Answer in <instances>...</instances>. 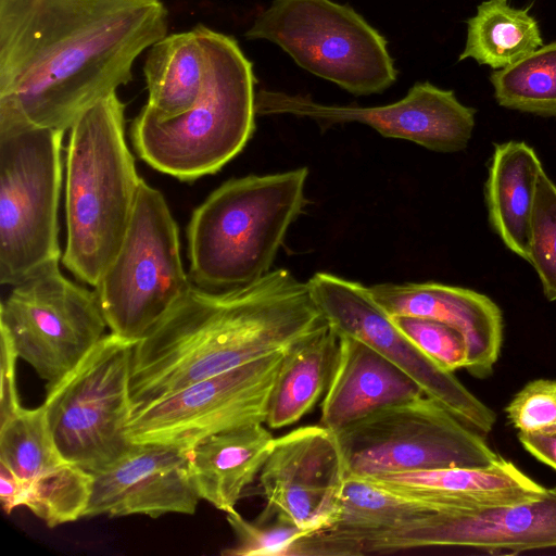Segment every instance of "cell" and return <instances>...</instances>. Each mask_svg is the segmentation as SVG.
<instances>
[{"label":"cell","mask_w":556,"mask_h":556,"mask_svg":"<svg viewBox=\"0 0 556 556\" xmlns=\"http://www.w3.org/2000/svg\"><path fill=\"white\" fill-rule=\"evenodd\" d=\"M166 31L160 0H0V113L65 132Z\"/></svg>","instance_id":"obj_1"},{"label":"cell","mask_w":556,"mask_h":556,"mask_svg":"<svg viewBox=\"0 0 556 556\" xmlns=\"http://www.w3.org/2000/svg\"><path fill=\"white\" fill-rule=\"evenodd\" d=\"M326 324L307 282L283 268L231 290L192 285L135 346V410L194 382L285 352Z\"/></svg>","instance_id":"obj_2"},{"label":"cell","mask_w":556,"mask_h":556,"mask_svg":"<svg viewBox=\"0 0 556 556\" xmlns=\"http://www.w3.org/2000/svg\"><path fill=\"white\" fill-rule=\"evenodd\" d=\"M141 181L126 141L125 105L113 92L70 129L61 260L77 279L98 285L121 247Z\"/></svg>","instance_id":"obj_3"},{"label":"cell","mask_w":556,"mask_h":556,"mask_svg":"<svg viewBox=\"0 0 556 556\" xmlns=\"http://www.w3.org/2000/svg\"><path fill=\"white\" fill-rule=\"evenodd\" d=\"M205 52V74L195 103L161 118L144 106L132 122L137 154L152 168L179 180L218 172L237 156L255 130L253 65L230 36L195 27Z\"/></svg>","instance_id":"obj_4"},{"label":"cell","mask_w":556,"mask_h":556,"mask_svg":"<svg viewBox=\"0 0 556 556\" xmlns=\"http://www.w3.org/2000/svg\"><path fill=\"white\" fill-rule=\"evenodd\" d=\"M308 170L232 178L192 213L189 277L205 290L248 286L270 271L291 224L303 212Z\"/></svg>","instance_id":"obj_5"},{"label":"cell","mask_w":556,"mask_h":556,"mask_svg":"<svg viewBox=\"0 0 556 556\" xmlns=\"http://www.w3.org/2000/svg\"><path fill=\"white\" fill-rule=\"evenodd\" d=\"M64 131L0 113V282L14 286L60 261L58 210Z\"/></svg>","instance_id":"obj_6"},{"label":"cell","mask_w":556,"mask_h":556,"mask_svg":"<svg viewBox=\"0 0 556 556\" xmlns=\"http://www.w3.org/2000/svg\"><path fill=\"white\" fill-rule=\"evenodd\" d=\"M245 37L274 42L303 70L355 96L380 93L397 78L386 38L332 0H273Z\"/></svg>","instance_id":"obj_7"},{"label":"cell","mask_w":556,"mask_h":556,"mask_svg":"<svg viewBox=\"0 0 556 556\" xmlns=\"http://www.w3.org/2000/svg\"><path fill=\"white\" fill-rule=\"evenodd\" d=\"M137 340L105 334L43 403L55 446L67 463L98 472L132 446L125 428L135 407L130 381Z\"/></svg>","instance_id":"obj_8"},{"label":"cell","mask_w":556,"mask_h":556,"mask_svg":"<svg viewBox=\"0 0 556 556\" xmlns=\"http://www.w3.org/2000/svg\"><path fill=\"white\" fill-rule=\"evenodd\" d=\"M192 285L168 204L142 179L121 247L94 287L108 327L139 341Z\"/></svg>","instance_id":"obj_9"},{"label":"cell","mask_w":556,"mask_h":556,"mask_svg":"<svg viewBox=\"0 0 556 556\" xmlns=\"http://www.w3.org/2000/svg\"><path fill=\"white\" fill-rule=\"evenodd\" d=\"M336 433L346 476L482 467L500 458L481 433L426 394L383 407Z\"/></svg>","instance_id":"obj_10"},{"label":"cell","mask_w":556,"mask_h":556,"mask_svg":"<svg viewBox=\"0 0 556 556\" xmlns=\"http://www.w3.org/2000/svg\"><path fill=\"white\" fill-rule=\"evenodd\" d=\"M50 262L12 286L0 305V331L14 350L53 387L105 336L96 291L72 282Z\"/></svg>","instance_id":"obj_11"},{"label":"cell","mask_w":556,"mask_h":556,"mask_svg":"<svg viewBox=\"0 0 556 556\" xmlns=\"http://www.w3.org/2000/svg\"><path fill=\"white\" fill-rule=\"evenodd\" d=\"M285 352L194 382L135 410L125 428L127 440L191 450L212 434L266 424Z\"/></svg>","instance_id":"obj_12"},{"label":"cell","mask_w":556,"mask_h":556,"mask_svg":"<svg viewBox=\"0 0 556 556\" xmlns=\"http://www.w3.org/2000/svg\"><path fill=\"white\" fill-rule=\"evenodd\" d=\"M315 303L338 333L364 341L390 359L455 417L481 434L492 431L496 414L454 375L422 353L394 325L368 287L329 273L307 281Z\"/></svg>","instance_id":"obj_13"},{"label":"cell","mask_w":556,"mask_h":556,"mask_svg":"<svg viewBox=\"0 0 556 556\" xmlns=\"http://www.w3.org/2000/svg\"><path fill=\"white\" fill-rule=\"evenodd\" d=\"M257 115L289 114L324 127L361 123L387 138L405 139L437 152L464 150L472 136L476 110L458 101L454 91L429 81L414 84L401 100L380 106L330 105L309 96L260 89Z\"/></svg>","instance_id":"obj_14"},{"label":"cell","mask_w":556,"mask_h":556,"mask_svg":"<svg viewBox=\"0 0 556 556\" xmlns=\"http://www.w3.org/2000/svg\"><path fill=\"white\" fill-rule=\"evenodd\" d=\"M432 546H458L491 554L556 547V486L532 501L440 513L362 540L356 555Z\"/></svg>","instance_id":"obj_15"},{"label":"cell","mask_w":556,"mask_h":556,"mask_svg":"<svg viewBox=\"0 0 556 556\" xmlns=\"http://www.w3.org/2000/svg\"><path fill=\"white\" fill-rule=\"evenodd\" d=\"M266 507L260 515L314 533L337 516L346 468L337 433L321 425L275 438L258 475Z\"/></svg>","instance_id":"obj_16"},{"label":"cell","mask_w":556,"mask_h":556,"mask_svg":"<svg viewBox=\"0 0 556 556\" xmlns=\"http://www.w3.org/2000/svg\"><path fill=\"white\" fill-rule=\"evenodd\" d=\"M191 450L169 444H132L104 470L93 472L85 517L193 515L201 500L190 469Z\"/></svg>","instance_id":"obj_17"},{"label":"cell","mask_w":556,"mask_h":556,"mask_svg":"<svg viewBox=\"0 0 556 556\" xmlns=\"http://www.w3.org/2000/svg\"><path fill=\"white\" fill-rule=\"evenodd\" d=\"M368 289L390 317L430 318L460 331L468 346L465 369L479 379L492 375L503 341V315L489 296L439 282H386Z\"/></svg>","instance_id":"obj_18"},{"label":"cell","mask_w":556,"mask_h":556,"mask_svg":"<svg viewBox=\"0 0 556 556\" xmlns=\"http://www.w3.org/2000/svg\"><path fill=\"white\" fill-rule=\"evenodd\" d=\"M338 334L319 425L336 432L383 407L425 394L413 378L369 344Z\"/></svg>","instance_id":"obj_19"},{"label":"cell","mask_w":556,"mask_h":556,"mask_svg":"<svg viewBox=\"0 0 556 556\" xmlns=\"http://www.w3.org/2000/svg\"><path fill=\"white\" fill-rule=\"evenodd\" d=\"M364 479L434 500L448 511L523 503L538 498L546 489L503 457L482 467L391 472Z\"/></svg>","instance_id":"obj_20"},{"label":"cell","mask_w":556,"mask_h":556,"mask_svg":"<svg viewBox=\"0 0 556 556\" xmlns=\"http://www.w3.org/2000/svg\"><path fill=\"white\" fill-rule=\"evenodd\" d=\"M265 424H251L212 434L191 448L190 469L201 500L228 514L251 484L269 454L274 437Z\"/></svg>","instance_id":"obj_21"},{"label":"cell","mask_w":556,"mask_h":556,"mask_svg":"<svg viewBox=\"0 0 556 556\" xmlns=\"http://www.w3.org/2000/svg\"><path fill=\"white\" fill-rule=\"evenodd\" d=\"M534 149L523 141L494 147L484 194L489 223L505 247L527 261L536 185L543 172Z\"/></svg>","instance_id":"obj_22"},{"label":"cell","mask_w":556,"mask_h":556,"mask_svg":"<svg viewBox=\"0 0 556 556\" xmlns=\"http://www.w3.org/2000/svg\"><path fill=\"white\" fill-rule=\"evenodd\" d=\"M338 345L339 334L328 323L283 353L270 396L268 428L293 425L314 407L327 389Z\"/></svg>","instance_id":"obj_23"},{"label":"cell","mask_w":556,"mask_h":556,"mask_svg":"<svg viewBox=\"0 0 556 556\" xmlns=\"http://www.w3.org/2000/svg\"><path fill=\"white\" fill-rule=\"evenodd\" d=\"M149 99L144 108L168 118L190 109L204 81L205 52L198 29L172 34L156 41L144 67Z\"/></svg>","instance_id":"obj_24"},{"label":"cell","mask_w":556,"mask_h":556,"mask_svg":"<svg viewBox=\"0 0 556 556\" xmlns=\"http://www.w3.org/2000/svg\"><path fill=\"white\" fill-rule=\"evenodd\" d=\"M542 46L540 26L528 9L514 8L507 0H485L467 21V38L458 60L473 59L501 70Z\"/></svg>","instance_id":"obj_25"},{"label":"cell","mask_w":556,"mask_h":556,"mask_svg":"<svg viewBox=\"0 0 556 556\" xmlns=\"http://www.w3.org/2000/svg\"><path fill=\"white\" fill-rule=\"evenodd\" d=\"M501 106L556 118V42L542 46L519 62L490 75Z\"/></svg>","instance_id":"obj_26"},{"label":"cell","mask_w":556,"mask_h":556,"mask_svg":"<svg viewBox=\"0 0 556 556\" xmlns=\"http://www.w3.org/2000/svg\"><path fill=\"white\" fill-rule=\"evenodd\" d=\"M0 463L23 483L66 463L53 441L43 404L21 407L0 421Z\"/></svg>","instance_id":"obj_27"},{"label":"cell","mask_w":556,"mask_h":556,"mask_svg":"<svg viewBox=\"0 0 556 556\" xmlns=\"http://www.w3.org/2000/svg\"><path fill=\"white\" fill-rule=\"evenodd\" d=\"M92 486V472L66 462L23 483L20 506L54 528L85 517Z\"/></svg>","instance_id":"obj_28"},{"label":"cell","mask_w":556,"mask_h":556,"mask_svg":"<svg viewBox=\"0 0 556 556\" xmlns=\"http://www.w3.org/2000/svg\"><path fill=\"white\" fill-rule=\"evenodd\" d=\"M548 301H556V185L543 170L531 214L528 257Z\"/></svg>","instance_id":"obj_29"},{"label":"cell","mask_w":556,"mask_h":556,"mask_svg":"<svg viewBox=\"0 0 556 556\" xmlns=\"http://www.w3.org/2000/svg\"><path fill=\"white\" fill-rule=\"evenodd\" d=\"M226 518L236 544L222 552L225 556H289L293 545L309 534L275 517L249 521L236 510L226 514Z\"/></svg>","instance_id":"obj_30"},{"label":"cell","mask_w":556,"mask_h":556,"mask_svg":"<svg viewBox=\"0 0 556 556\" xmlns=\"http://www.w3.org/2000/svg\"><path fill=\"white\" fill-rule=\"evenodd\" d=\"M399 330L441 368L454 372L466 368L468 346L454 327L439 320L415 317H391Z\"/></svg>","instance_id":"obj_31"},{"label":"cell","mask_w":556,"mask_h":556,"mask_svg":"<svg viewBox=\"0 0 556 556\" xmlns=\"http://www.w3.org/2000/svg\"><path fill=\"white\" fill-rule=\"evenodd\" d=\"M505 412L518 432H556V380L528 382L514 395Z\"/></svg>","instance_id":"obj_32"},{"label":"cell","mask_w":556,"mask_h":556,"mask_svg":"<svg viewBox=\"0 0 556 556\" xmlns=\"http://www.w3.org/2000/svg\"><path fill=\"white\" fill-rule=\"evenodd\" d=\"M1 332V396L0 421L17 412L20 403L16 388V361L18 358L10 338Z\"/></svg>","instance_id":"obj_33"},{"label":"cell","mask_w":556,"mask_h":556,"mask_svg":"<svg viewBox=\"0 0 556 556\" xmlns=\"http://www.w3.org/2000/svg\"><path fill=\"white\" fill-rule=\"evenodd\" d=\"M518 438L530 454L556 470V432H518Z\"/></svg>","instance_id":"obj_34"},{"label":"cell","mask_w":556,"mask_h":556,"mask_svg":"<svg viewBox=\"0 0 556 556\" xmlns=\"http://www.w3.org/2000/svg\"><path fill=\"white\" fill-rule=\"evenodd\" d=\"M23 482L4 464L0 463V498L5 514L20 507Z\"/></svg>","instance_id":"obj_35"}]
</instances>
